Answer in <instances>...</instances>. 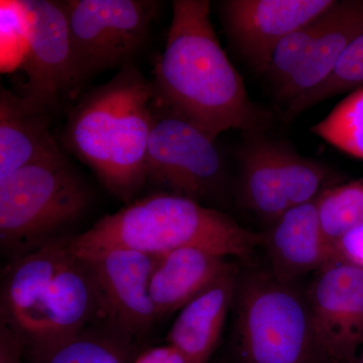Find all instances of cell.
<instances>
[{"label":"cell","mask_w":363,"mask_h":363,"mask_svg":"<svg viewBox=\"0 0 363 363\" xmlns=\"http://www.w3.org/2000/svg\"><path fill=\"white\" fill-rule=\"evenodd\" d=\"M313 135L348 156L363 161V88L351 91L321 121Z\"/></svg>","instance_id":"cell-20"},{"label":"cell","mask_w":363,"mask_h":363,"mask_svg":"<svg viewBox=\"0 0 363 363\" xmlns=\"http://www.w3.org/2000/svg\"><path fill=\"white\" fill-rule=\"evenodd\" d=\"M313 327L326 363H348L363 345V269L322 267L307 291Z\"/></svg>","instance_id":"cell-11"},{"label":"cell","mask_w":363,"mask_h":363,"mask_svg":"<svg viewBox=\"0 0 363 363\" xmlns=\"http://www.w3.org/2000/svg\"><path fill=\"white\" fill-rule=\"evenodd\" d=\"M135 344L101 322L86 327L73 337L33 357L26 363H131Z\"/></svg>","instance_id":"cell-19"},{"label":"cell","mask_w":363,"mask_h":363,"mask_svg":"<svg viewBox=\"0 0 363 363\" xmlns=\"http://www.w3.org/2000/svg\"><path fill=\"white\" fill-rule=\"evenodd\" d=\"M318 217L330 245L363 223V180L326 188L316 199Z\"/></svg>","instance_id":"cell-21"},{"label":"cell","mask_w":363,"mask_h":363,"mask_svg":"<svg viewBox=\"0 0 363 363\" xmlns=\"http://www.w3.org/2000/svg\"><path fill=\"white\" fill-rule=\"evenodd\" d=\"M252 133L240 152V197L245 207L272 224L291 208L279 142Z\"/></svg>","instance_id":"cell-18"},{"label":"cell","mask_w":363,"mask_h":363,"mask_svg":"<svg viewBox=\"0 0 363 363\" xmlns=\"http://www.w3.org/2000/svg\"><path fill=\"white\" fill-rule=\"evenodd\" d=\"M215 140L154 101L147 181L200 203L220 197L226 187V168Z\"/></svg>","instance_id":"cell-7"},{"label":"cell","mask_w":363,"mask_h":363,"mask_svg":"<svg viewBox=\"0 0 363 363\" xmlns=\"http://www.w3.org/2000/svg\"><path fill=\"white\" fill-rule=\"evenodd\" d=\"M363 33V0H336L331 21L319 35L304 63L288 82L277 90L286 104L314 89L330 76L339 59Z\"/></svg>","instance_id":"cell-17"},{"label":"cell","mask_w":363,"mask_h":363,"mask_svg":"<svg viewBox=\"0 0 363 363\" xmlns=\"http://www.w3.org/2000/svg\"><path fill=\"white\" fill-rule=\"evenodd\" d=\"M0 26H1V60L4 66L11 60L21 65L25 58L28 43V23L26 9L21 0L1 1L0 6Z\"/></svg>","instance_id":"cell-25"},{"label":"cell","mask_w":363,"mask_h":363,"mask_svg":"<svg viewBox=\"0 0 363 363\" xmlns=\"http://www.w3.org/2000/svg\"><path fill=\"white\" fill-rule=\"evenodd\" d=\"M131 363H188L180 351L169 343L136 353Z\"/></svg>","instance_id":"cell-27"},{"label":"cell","mask_w":363,"mask_h":363,"mask_svg":"<svg viewBox=\"0 0 363 363\" xmlns=\"http://www.w3.org/2000/svg\"><path fill=\"white\" fill-rule=\"evenodd\" d=\"M363 88V33L343 52L330 76L314 89L286 104V118L342 93Z\"/></svg>","instance_id":"cell-23"},{"label":"cell","mask_w":363,"mask_h":363,"mask_svg":"<svg viewBox=\"0 0 363 363\" xmlns=\"http://www.w3.org/2000/svg\"><path fill=\"white\" fill-rule=\"evenodd\" d=\"M279 157L291 208L313 201L325 190L331 176L326 166L300 156L283 143H279Z\"/></svg>","instance_id":"cell-24"},{"label":"cell","mask_w":363,"mask_h":363,"mask_svg":"<svg viewBox=\"0 0 363 363\" xmlns=\"http://www.w3.org/2000/svg\"><path fill=\"white\" fill-rule=\"evenodd\" d=\"M332 6L321 16L289 33L272 50L264 73L277 90L288 82L304 63L313 45L330 23Z\"/></svg>","instance_id":"cell-22"},{"label":"cell","mask_w":363,"mask_h":363,"mask_svg":"<svg viewBox=\"0 0 363 363\" xmlns=\"http://www.w3.org/2000/svg\"><path fill=\"white\" fill-rule=\"evenodd\" d=\"M62 2L83 81L131 64L149 39L161 6L149 0Z\"/></svg>","instance_id":"cell-8"},{"label":"cell","mask_w":363,"mask_h":363,"mask_svg":"<svg viewBox=\"0 0 363 363\" xmlns=\"http://www.w3.org/2000/svg\"><path fill=\"white\" fill-rule=\"evenodd\" d=\"M166 47L154 69L155 104L208 135L259 133L269 121L253 104L217 38L207 0H176Z\"/></svg>","instance_id":"cell-1"},{"label":"cell","mask_w":363,"mask_h":363,"mask_svg":"<svg viewBox=\"0 0 363 363\" xmlns=\"http://www.w3.org/2000/svg\"><path fill=\"white\" fill-rule=\"evenodd\" d=\"M333 250L335 262L363 269V223L344 234Z\"/></svg>","instance_id":"cell-26"},{"label":"cell","mask_w":363,"mask_h":363,"mask_svg":"<svg viewBox=\"0 0 363 363\" xmlns=\"http://www.w3.org/2000/svg\"><path fill=\"white\" fill-rule=\"evenodd\" d=\"M262 242L264 233H253L218 210L161 192L102 217L85 233L71 236L68 245L79 257L116 248L160 257L194 247L224 257L248 259Z\"/></svg>","instance_id":"cell-4"},{"label":"cell","mask_w":363,"mask_h":363,"mask_svg":"<svg viewBox=\"0 0 363 363\" xmlns=\"http://www.w3.org/2000/svg\"><path fill=\"white\" fill-rule=\"evenodd\" d=\"M28 23V43L21 69L26 83L21 95L44 109L83 82L63 2L21 0Z\"/></svg>","instance_id":"cell-10"},{"label":"cell","mask_w":363,"mask_h":363,"mask_svg":"<svg viewBox=\"0 0 363 363\" xmlns=\"http://www.w3.org/2000/svg\"><path fill=\"white\" fill-rule=\"evenodd\" d=\"M240 272L235 266L179 312L166 342L188 363H208L220 342L227 316L235 298Z\"/></svg>","instance_id":"cell-14"},{"label":"cell","mask_w":363,"mask_h":363,"mask_svg":"<svg viewBox=\"0 0 363 363\" xmlns=\"http://www.w3.org/2000/svg\"><path fill=\"white\" fill-rule=\"evenodd\" d=\"M157 257L121 248L81 257L96 294L97 321L135 344L159 320L150 292Z\"/></svg>","instance_id":"cell-9"},{"label":"cell","mask_w":363,"mask_h":363,"mask_svg":"<svg viewBox=\"0 0 363 363\" xmlns=\"http://www.w3.org/2000/svg\"><path fill=\"white\" fill-rule=\"evenodd\" d=\"M61 238L11 259L4 272L0 326L26 357L51 350L97 321L94 286L84 260Z\"/></svg>","instance_id":"cell-3"},{"label":"cell","mask_w":363,"mask_h":363,"mask_svg":"<svg viewBox=\"0 0 363 363\" xmlns=\"http://www.w3.org/2000/svg\"><path fill=\"white\" fill-rule=\"evenodd\" d=\"M219 363H222V362H219Z\"/></svg>","instance_id":"cell-30"},{"label":"cell","mask_w":363,"mask_h":363,"mask_svg":"<svg viewBox=\"0 0 363 363\" xmlns=\"http://www.w3.org/2000/svg\"><path fill=\"white\" fill-rule=\"evenodd\" d=\"M348 363H363V351L362 353H358L357 357H355L354 359L351 360V362Z\"/></svg>","instance_id":"cell-29"},{"label":"cell","mask_w":363,"mask_h":363,"mask_svg":"<svg viewBox=\"0 0 363 363\" xmlns=\"http://www.w3.org/2000/svg\"><path fill=\"white\" fill-rule=\"evenodd\" d=\"M91 204V192L64 155L0 180V247L11 259L61 238Z\"/></svg>","instance_id":"cell-5"},{"label":"cell","mask_w":363,"mask_h":363,"mask_svg":"<svg viewBox=\"0 0 363 363\" xmlns=\"http://www.w3.org/2000/svg\"><path fill=\"white\" fill-rule=\"evenodd\" d=\"M47 111L21 95L0 89V180L33 162L62 156Z\"/></svg>","instance_id":"cell-15"},{"label":"cell","mask_w":363,"mask_h":363,"mask_svg":"<svg viewBox=\"0 0 363 363\" xmlns=\"http://www.w3.org/2000/svg\"><path fill=\"white\" fill-rule=\"evenodd\" d=\"M154 88L133 63L86 94L69 114L63 145L126 204L147 181Z\"/></svg>","instance_id":"cell-2"},{"label":"cell","mask_w":363,"mask_h":363,"mask_svg":"<svg viewBox=\"0 0 363 363\" xmlns=\"http://www.w3.org/2000/svg\"><path fill=\"white\" fill-rule=\"evenodd\" d=\"M216 253L186 247L157 257L150 292L157 318L181 311L234 264Z\"/></svg>","instance_id":"cell-16"},{"label":"cell","mask_w":363,"mask_h":363,"mask_svg":"<svg viewBox=\"0 0 363 363\" xmlns=\"http://www.w3.org/2000/svg\"><path fill=\"white\" fill-rule=\"evenodd\" d=\"M316 199L286 210L264 233L269 272L279 281L295 283L308 272L335 262L333 245L320 226Z\"/></svg>","instance_id":"cell-13"},{"label":"cell","mask_w":363,"mask_h":363,"mask_svg":"<svg viewBox=\"0 0 363 363\" xmlns=\"http://www.w3.org/2000/svg\"><path fill=\"white\" fill-rule=\"evenodd\" d=\"M234 350L240 363H326L318 346L307 293L269 271L238 278Z\"/></svg>","instance_id":"cell-6"},{"label":"cell","mask_w":363,"mask_h":363,"mask_svg":"<svg viewBox=\"0 0 363 363\" xmlns=\"http://www.w3.org/2000/svg\"><path fill=\"white\" fill-rule=\"evenodd\" d=\"M335 0H226L227 35L253 69L264 73L272 50L289 33L321 16Z\"/></svg>","instance_id":"cell-12"},{"label":"cell","mask_w":363,"mask_h":363,"mask_svg":"<svg viewBox=\"0 0 363 363\" xmlns=\"http://www.w3.org/2000/svg\"><path fill=\"white\" fill-rule=\"evenodd\" d=\"M0 363H26L23 344L2 326H0Z\"/></svg>","instance_id":"cell-28"}]
</instances>
